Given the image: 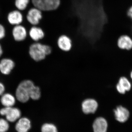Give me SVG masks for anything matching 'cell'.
I'll list each match as a JSON object with an SVG mask.
<instances>
[{
	"label": "cell",
	"mask_w": 132,
	"mask_h": 132,
	"mask_svg": "<svg viewBox=\"0 0 132 132\" xmlns=\"http://www.w3.org/2000/svg\"><path fill=\"white\" fill-rule=\"evenodd\" d=\"M40 92V87L32 80L26 79L19 83L15 90V98L21 103H26L30 98L38 96Z\"/></svg>",
	"instance_id": "cell-1"
},
{
	"label": "cell",
	"mask_w": 132,
	"mask_h": 132,
	"mask_svg": "<svg viewBox=\"0 0 132 132\" xmlns=\"http://www.w3.org/2000/svg\"><path fill=\"white\" fill-rule=\"evenodd\" d=\"M52 52V48L49 45L39 42H34L29 45L28 53L29 57L35 62H39L45 59Z\"/></svg>",
	"instance_id": "cell-2"
},
{
	"label": "cell",
	"mask_w": 132,
	"mask_h": 132,
	"mask_svg": "<svg viewBox=\"0 0 132 132\" xmlns=\"http://www.w3.org/2000/svg\"><path fill=\"white\" fill-rule=\"evenodd\" d=\"M35 7L41 11H53L60 5V0H32Z\"/></svg>",
	"instance_id": "cell-3"
},
{
	"label": "cell",
	"mask_w": 132,
	"mask_h": 132,
	"mask_svg": "<svg viewBox=\"0 0 132 132\" xmlns=\"http://www.w3.org/2000/svg\"><path fill=\"white\" fill-rule=\"evenodd\" d=\"M0 114L5 116L9 122L13 123L21 117V112L19 108L14 106L3 107L0 109Z\"/></svg>",
	"instance_id": "cell-4"
},
{
	"label": "cell",
	"mask_w": 132,
	"mask_h": 132,
	"mask_svg": "<svg viewBox=\"0 0 132 132\" xmlns=\"http://www.w3.org/2000/svg\"><path fill=\"white\" fill-rule=\"evenodd\" d=\"M81 108L82 112L86 114L94 113L98 108V103L95 99L88 98L82 101Z\"/></svg>",
	"instance_id": "cell-5"
},
{
	"label": "cell",
	"mask_w": 132,
	"mask_h": 132,
	"mask_svg": "<svg viewBox=\"0 0 132 132\" xmlns=\"http://www.w3.org/2000/svg\"><path fill=\"white\" fill-rule=\"evenodd\" d=\"M132 83L130 80L125 76H121L116 86V88L119 93L125 94L131 89Z\"/></svg>",
	"instance_id": "cell-6"
},
{
	"label": "cell",
	"mask_w": 132,
	"mask_h": 132,
	"mask_svg": "<svg viewBox=\"0 0 132 132\" xmlns=\"http://www.w3.org/2000/svg\"><path fill=\"white\" fill-rule=\"evenodd\" d=\"M42 18V11L35 7L29 10L27 14V19L28 21L33 26H36L39 24Z\"/></svg>",
	"instance_id": "cell-7"
},
{
	"label": "cell",
	"mask_w": 132,
	"mask_h": 132,
	"mask_svg": "<svg viewBox=\"0 0 132 132\" xmlns=\"http://www.w3.org/2000/svg\"><path fill=\"white\" fill-rule=\"evenodd\" d=\"M15 66V62L12 59L4 58L0 61V72L4 75H9L14 68Z\"/></svg>",
	"instance_id": "cell-8"
},
{
	"label": "cell",
	"mask_w": 132,
	"mask_h": 132,
	"mask_svg": "<svg viewBox=\"0 0 132 132\" xmlns=\"http://www.w3.org/2000/svg\"><path fill=\"white\" fill-rule=\"evenodd\" d=\"M113 111L116 120L121 123L126 121L130 116L129 111L121 105L116 106Z\"/></svg>",
	"instance_id": "cell-9"
},
{
	"label": "cell",
	"mask_w": 132,
	"mask_h": 132,
	"mask_svg": "<svg viewBox=\"0 0 132 132\" xmlns=\"http://www.w3.org/2000/svg\"><path fill=\"white\" fill-rule=\"evenodd\" d=\"M57 43L59 48L65 52L70 51L72 46V40L65 35H62L59 36L57 40Z\"/></svg>",
	"instance_id": "cell-10"
},
{
	"label": "cell",
	"mask_w": 132,
	"mask_h": 132,
	"mask_svg": "<svg viewBox=\"0 0 132 132\" xmlns=\"http://www.w3.org/2000/svg\"><path fill=\"white\" fill-rule=\"evenodd\" d=\"M117 46L122 50H129L132 49V38L127 35H123L118 38Z\"/></svg>",
	"instance_id": "cell-11"
},
{
	"label": "cell",
	"mask_w": 132,
	"mask_h": 132,
	"mask_svg": "<svg viewBox=\"0 0 132 132\" xmlns=\"http://www.w3.org/2000/svg\"><path fill=\"white\" fill-rule=\"evenodd\" d=\"M12 35L14 40L21 42L26 39L27 33L26 28L20 25L15 26L12 30Z\"/></svg>",
	"instance_id": "cell-12"
},
{
	"label": "cell",
	"mask_w": 132,
	"mask_h": 132,
	"mask_svg": "<svg viewBox=\"0 0 132 132\" xmlns=\"http://www.w3.org/2000/svg\"><path fill=\"white\" fill-rule=\"evenodd\" d=\"M31 127V121L26 117H21L15 125V129L17 132H28Z\"/></svg>",
	"instance_id": "cell-13"
},
{
	"label": "cell",
	"mask_w": 132,
	"mask_h": 132,
	"mask_svg": "<svg viewBox=\"0 0 132 132\" xmlns=\"http://www.w3.org/2000/svg\"><path fill=\"white\" fill-rule=\"evenodd\" d=\"M29 34L31 39L34 42H38L44 38L45 33L43 29L34 26L30 29Z\"/></svg>",
	"instance_id": "cell-14"
},
{
	"label": "cell",
	"mask_w": 132,
	"mask_h": 132,
	"mask_svg": "<svg viewBox=\"0 0 132 132\" xmlns=\"http://www.w3.org/2000/svg\"><path fill=\"white\" fill-rule=\"evenodd\" d=\"M7 20L10 24L17 26L20 25L23 21V16L20 11L14 10L10 12L7 15Z\"/></svg>",
	"instance_id": "cell-15"
},
{
	"label": "cell",
	"mask_w": 132,
	"mask_h": 132,
	"mask_svg": "<svg viewBox=\"0 0 132 132\" xmlns=\"http://www.w3.org/2000/svg\"><path fill=\"white\" fill-rule=\"evenodd\" d=\"M16 100L15 97L11 94L4 93L1 96L0 102L4 107H10L14 106Z\"/></svg>",
	"instance_id": "cell-16"
},
{
	"label": "cell",
	"mask_w": 132,
	"mask_h": 132,
	"mask_svg": "<svg viewBox=\"0 0 132 132\" xmlns=\"http://www.w3.org/2000/svg\"><path fill=\"white\" fill-rule=\"evenodd\" d=\"M108 123L104 118L100 117L96 119L93 125L94 132H106Z\"/></svg>",
	"instance_id": "cell-17"
},
{
	"label": "cell",
	"mask_w": 132,
	"mask_h": 132,
	"mask_svg": "<svg viewBox=\"0 0 132 132\" xmlns=\"http://www.w3.org/2000/svg\"><path fill=\"white\" fill-rule=\"evenodd\" d=\"M29 0H15V5L17 9L20 10H24L27 7Z\"/></svg>",
	"instance_id": "cell-18"
},
{
	"label": "cell",
	"mask_w": 132,
	"mask_h": 132,
	"mask_svg": "<svg viewBox=\"0 0 132 132\" xmlns=\"http://www.w3.org/2000/svg\"><path fill=\"white\" fill-rule=\"evenodd\" d=\"M42 132H58L57 128L54 125L46 123L43 125Z\"/></svg>",
	"instance_id": "cell-19"
},
{
	"label": "cell",
	"mask_w": 132,
	"mask_h": 132,
	"mask_svg": "<svg viewBox=\"0 0 132 132\" xmlns=\"http://www.w3.org/2000/svg\"><path fill=\"white\" fill-rule=\"evenodd\" d=\"M9 127V122L6 119L0 118V132H7Z\"/></svg>",
	"instance_id": "cell-20"
},
{
	"label": "cell",
	"mask_w": 132,
	"mask_h": 132,
	"mask_svg": "<svg viewBox=\"0 0 132 132\" xmlns=\"http://www.w3.org/2000/svg\"><path fill=\"white\" fill-rule=\"evenodd\" d=\"M6 35V31L4 26L0 24V40L4 38Z\"/></svg>",
	"instance_id": "cell-21"
},
{
	"label": "cell",
	"mask_w": 132,
	"mask_h": 132,
	"mask_svg": "<svg viewBox=\"0 0 132 132\" xmlns=\"http://www.w3.org/2000/svg\"><path fill=\"white\" fill-rule=\"evenodd\" d=\"M5 87L3 83L0 81V96H1L5 93Z\"/></svg>",
	"instance_id": "cell-22"
},
{
	"label": "cell",
	"mask_w": 132,
	"mask_h": 132,
	"mask_svg": "<svg viewBox=\"0 0 132 132\" xmlns=\"http://www.w3.org/2000/svg\"><path fill=\"white\" fill-rule=\"evenodd\" d=\"M127 14L128 16L132 19V6H131L128 10Z\"/></svg>",
	"instance_id": "cell-23"
},
{
	"label": "cell",
	"mask_w": 132,
	"mask_h": 132,
	"mask_svg": "<svg viewBox=\"0 0 132 132\" xmlns=\"http://www.w3.org/2000/svg\"><path fill=\"white\" fill-rule=\"evenodd\" d=\"M3 53V50L2 47L1 45L0 44V57H1Z\"/></svg>",
	"instance_id": "cell-24"
},
{
	"label": "cell",
	"mask_w": 132,
	"mask_h": 132,
	"mask_svg": "<svg viewBox=\"0 0 132 132\" xmlns=\"http://www.w3.org/2000/svg\"><path fill=\"white\" fill-rule=\"evenodd\" d=\"M130 80L131 82H132V70L130 72Z\"/></svg>",
	"instance_id": "cell-25"
}]
</instances>
